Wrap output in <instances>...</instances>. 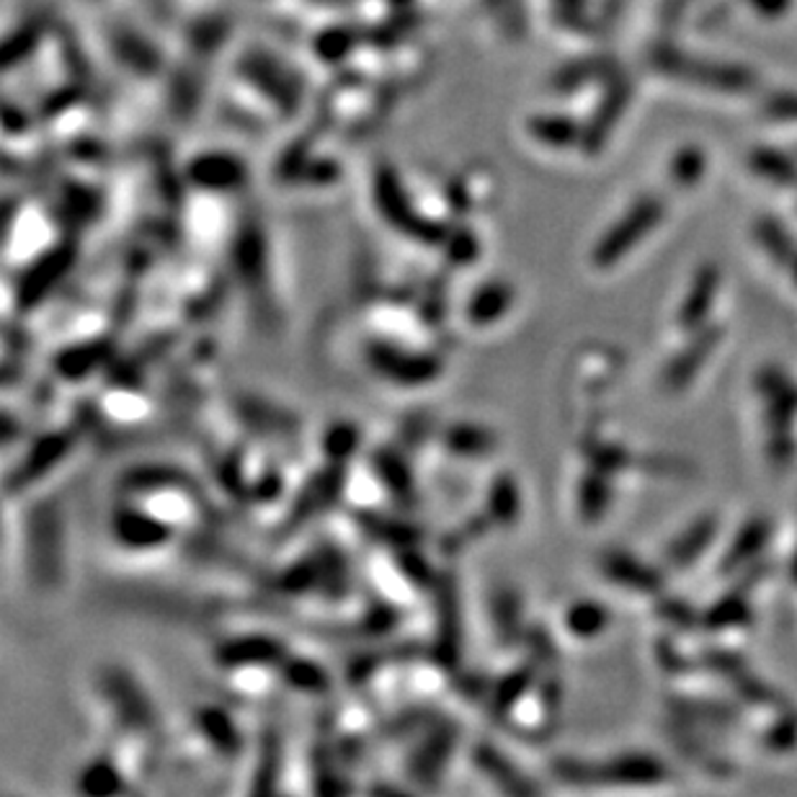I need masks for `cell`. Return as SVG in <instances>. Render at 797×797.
Returning a JSON list of instances; mask_svg holds the SVG:
<instances>
[{"instance_id":"obj_10","label":"cell","mask_w":797,"mask_h":797,"mask_svg":"<svg viewBox=\"0 0 797 797\" xmlns=\"http://www.w3.org/2000/svg\"><path fill=\"white\" fill-rule=\"evenodd\" d=\"M751 619V607L741 596H726V599L715 602L705 615V625L710 630H728V627H741Z\"/></svg>"},{"instance_id":"obj_13","label":"cell","mask_w":797,"mask_h":797,"mask_svg":"<svg viewBox=\"0 0 797 797\" xmlns=\"http://www.w3.org/2000/svg\"><path fill=\"white\" fill-rule=\"evenodd\" d=\"M759 240L762 246L770 250L774 258H779V263H787L793 258V246H789L787 233H782V227L774 223H762L759 225Z\"/></svg>"},{"instance_id":"obj_11","label":"cell","mask_w":797,"mask_h":797,"mask_svg":"<svg viewBox=\"0 0 797 797\" xmlns=\"http://www.w3.org/2000/svg\"><path fill=\"white\" fill-rule=\"evenodd\" d=\"M607 506H609L607 478H604L602 472L588 475L581 489V508L583 514H586V519H599V516H604V512H607Z\"/></svg>"},{"instance_id":"obj_1","label":"cell","mask_w":797,"mask_h":797,"mask_svg":"<svg viewBox=\"0 0 797 797\" xmlns=\"http://www.w3.org/2000/svg\"><path fill=\"white\" fill-rule=\"evenodd\" d=\"M663 217V202L659 197H643L638 199L625 217L617 225H611L607 235H604L599 246L594 250V266L599 269H609L619 258H625L630 250L661 223Z\"/></svg>"},{"instance_id":"obj_6","label":"cell","mask_w":797,"mask_h":797,"mask_svg":"<svg viewBox=\"0 0 797 797\" xmlns=\"http://www.w3.org/2000/svg\"><path fill=\"white\" fill-rule=\"evenodd\" d=\"M715 344H718V330L705 328L703 336L686 346V349L678 353V357H674V361L666 367V372H663V385H666L669 390H674V393L676 390L686 388V382L695 378V374L699 372V367L705 364V359L712 353Z\"/></svg>"},{"instance_id":"obj_8","label":"cell","mask_w":797,"mask_h":797,"mask_svg":"<svg viewBox=\"0 0 797 797\" xmlns=\"http://www.w3.org/2000/svg\"><path fill=\"white\" fill-rule=\"evenodd\" d=\"M770 531H772L770 521H764V519L749 521L747 527L738 531L736 540L730 542L726 558H722V563H720L722 571L730 573V571H736V568H741L743 563H749L751 558H756V552L764 548L766 540H770Z\"/></svg>"},{"instance_id":"obj_5","label":"cell","mask_w":797,"mask_h":797,"mask_svg":"<svg viewBox=\"0 0 797 797\" xmlns=\"http://www.w3.org/2000/svg\"><path fill=\"white\" fill-rule=\"evenodd\" d=\"M715 294H718V269L715 266H703L689 287L682 310H678V326L684 330L705 326V317L712 310Z\"/></svg>"},{"instance_id":"obj_2","label":"cell","mask_w":797,"mask_h":797,"mask_svg":"<svg viewBox=\"0 0 797 797\" xmlns=\"http://www.w3.org/2000/svg\"><path fill=\"white\" fill-rule=\"evenodd\" d=\"M666 777V770H663L661 762H655L653 756L648 754H630L619 756L615 762H609L602 770H596V782H609V785H655Z\"/></svg>"},{"instance_id":"obj_12","label":"cell","mask_w":797,"mask_h":797,"mask_svg":"<svg viewBox=\"0 0 797 797\" xmlns=\"http://www.w3.org/2000/svg\"><path fill=\"white\" fill-rule=\"evenodd\" d=\"M671 173H674V181L682 183V187H692V183L699 181V176L705 173V155L699 150H686L678 155L671 166Z\"/></svg>"},{"instance_id":"obj_7","label":"cell","mask_w":797,"mask_h":797,"mask_svg":"<svg viewBox=\"0 0 797 797\" xmlns=\"http://www.w3.org/2000/svg\"><path fill=\"white\" fill-rule=\"evenodd\" d=\"M715 535H718V516H703L692 524L684 535H678L674 542L669 545L666 550V563L674 568H686L703 555V552L710 548Z\"/></svg>"},{"instance_id":"obj_4","label":"cell","mask_w":797,"mask_h":797,"mask_svg":"<svg viewBox=\"0 0 797 797\" xmlns=\"http://www.w3.org/2000/svg\"><path fill=\"white\" fill-rule=\"evenodd\" d=\"M661 65L671 72H678V78H692L697 83L705 86H715V88H747L751 83L749 72L747 70H738V68H728V65H707V63H697V60H684L682 55L674 57H663Z\"/></svg>"},{"instance_id":"obj_16","label":"cell","mask_w":797,"mask_h":797,"mask_svg":"<svg viewBox=\"0 0 797 797\" xmlns=\"http://www.w3.org/2000/svg\"><path fill=\"white\" fill-rule=\"evenodd\" d=\"M793 274H795V282H797V261H795V266H793Z\"/></svg>"},{"instance_id":"obj_9","label":"cell","mask_w":797,"mask_h":797,"mask_svg":"<svg viewBox=\"0 0 797 797\" xmlns=\"http://www.w3.org/2000/svg\"><path fill=\"white\" fill-rule=\"evenodd\" d=\"M609 609L599 602H579L568 609L565 625L575 638H596L609 627Z\"/></svg>"},{"instance_id":"obj_3","label":"cell","mask_w":797,"mask_h":797,"mask_svg":"<svg viewBox=\"0 0 797 797\" xmlns=\"http://www.w3.org/2000/svg\"><path fill=\"white\" fill-rule=\"evenodd\" d=\"M602 568L604 575H609L611 581L619 583V586L632 588V592H643V594H655L663 586L661 575L648 568L646 563H640L638 558L627 555L622 550H611L607 555L602 558Z\"/></svg>"},{"instance_id":"obj_14","label":"cell","mask_w":797,"mask_h":797,"mask_svg":"<svg viewBox=\"0 0 797 797\" xmlns=\"http://www.w3.org/2000/svg\"><path fill=\"white\" fill-rule=\"evenodd\" d=\"M770 114L777 116V120H795L797 122V96L782 93L770 103Z\"/></svg>"},{"instance_id":"obj_15","label":"cell","mask_w":797,"mask_h":797,"mask_svg":"<svg viewBox=\"0 0 797 797\" xmlns=\"http://www.w3.org/2000/svg\"><path fill=\"white\" fill-rule=\"evenodd\" d=\"M793 575H795V581H797V558H795V563H793Z\"/></svg>"}]
</instances>
